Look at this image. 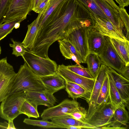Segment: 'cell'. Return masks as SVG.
Returning <instances> with one entry per match:
<instances>
[{
  "label": "cell",
  "instance_id": "obj_7",
  "mask_svg": "<svg viewBox=\"0 0 129 129\" xmlns=\"http://www.w3.org/2000/svg\"><path fill=\"white\" fill-rule=\"evenodd\" d=\"M104 46L101 53L98 55L102 64L110 67L120 74L125 65L112 45L110 38L106 37Z\"/></svg>",
  "mask_w": 129,
  "mask_h": 129
},
{
  "label": "cell",
  "instance_id": "obj_14",
  "mask_svg": "<svg viewBox=\"0 0 129 129\" xmlns=\"http://www.w3.org/2000/svg\"><path fill=\"white\" fill-rule=\"evenodd\" d=\"M27 100L36 104L38 106L44 105L49 107L53 106L57 102L54 93L47 89L32 91L24 90Z\"/></svg>",
  "mask_w": 129,
  "mask_h": 129
},
{
  "label": "cell",
  "instance_id": "obj_19",
  "mask_svg": "<svg viewBox=\"0 0 129 129\" xmlns=\"http://www.w3.org/2000/svg\"><path fill=\"white\" fill-rule=\"evenodd\" d=\"M39 77L46 89L54 93L65 88V80L57 73Z\"/></svg>",
  "mask_w": 129,
  "mask_h": 129
},
{
  "label": "cell",
  "instance_id": "obj_22",
  "mask_svg": "<svg viewBox=\"0 0 129 129\" xmlns=\"http://www.w3.org/2000/svg\"><path fill=\"white\" fill-rule=\"evenodd\" d=\"M41 14H38L37 18L28 25L26 36L22 42L26 49L31 51L33 47L39 25V22Z\"/></svg>",
  "mask_w": 129,
  "mask_h": 129
},
{
  "label": "cell",
  "instance_id": "obj_21",
  "mask_svg": "<svg viewBox=\"0 0 129 129\" xmlns=\"http://www.w3.org/2000/svg\"><path fill=\"white\" fill-rule=\"evenodd\" d=\"M54 123L63 127L64 128L70 126L81 127L83 128L100 129L85 122L77 120L69 115L53 118L50 120Z\"/></svg>",
  "mask_w": 129,
  "mask_h": 129
},
{
  "label": "cell",
  "instance_id": "obj_27",
  "mask_svg": "<svg viewBox=\"0 0 129 129\" xmlns=\"http://www.w3.org/2000/svg\"><path fill=\"white\" fill-rule=\"evenodd\" d=\"M109 101V85L108 77L107 74L97 99L96 108L106 104Z\"/></svg>",
  "mask_w": 129,
  "mask_h": 129
},
{
  "label": "cell",
  "instance_id": "obj_28",
  "mask_svg": "<svg viewBox=\"0 0 129 129\" xmlns=\"http://www.w3.org/2000/svg\"><path fill=\"white\" fill-rule=\"evenodd\" d=\"M78 0L92 14H95L109 20L107 16L94 1L93 0Z\"/></svg>",
  "mask_w": 129,
  "mask_h": 129
},
{
  "label": "cell",
  "instance_id": "obj_9",
  "mask_svg": "<svg viewBox=\"0 0 129 129\" xmlns=\"http://www.w3.org/2000/svg\"><path fill=\"white\" fill-rule=\"evenodd\" d=\"M16 74L6 57L0 60V102L9 95Z\"/></svg>",
  "mask_w": 129,
  "mask_h": 129
},
{
  "label": "cell",
  "instance_id": "obj_32",
  "mask_svg": "<svg viewBox=\"0 0 129 129\" xmlns=\"http://www.w3.org/2000/svg\"><path fill=\"white\" fill-rule=\"evenodd\" d=\"M65 67L68 70L80 76L90 79L94 78L91 75L87 68L83 67L77 64L75 65H65Z\"/></svg>",
  "mask_w": 129,
  "mask_h": 129
},
{
  "label": "cell",
  "instance_id": "obj_38",
  "mask_svg": "<svg viewBox=\"0 0 129 129\" xmlns=\"http://www.w3.org/2000/svg\"><path fill=\"white\" fill-rule=\"evenodd\" d=\"M11 0H0V21L6 14Z\"/></svg>",
  "mask_w": 129,
  "mask_h": 129
},
{
  "label": "cell",
  "instance_id": "obj_34",
  "mask_svg": "<svg viewBox=\"0 0 129 129\" xmlns=\"http://www.w3.org/2000/svg\"><path fill=\"white\" fill-rule=\"evenodd\" d=\"M65 88L69 97L72 98L73 99L81 98H85L86 101L89 99V98L86 95L69 85L66 84Z\"/></svg>",
  "mask_w": 129,
  "mask_h": 129
},
{
  "label": "cell",
  "instance_id": "obj_33",
  "mask_svg": "<svg viewBox=\"0 0 129 129\" xmlns=\"http://www.w3.org/2000/svg\"><path fill=\"white\" fill-rule=\"evenodd\" d=\"M67 115L77 120L85 122L87 117V111L84 108L79 106L74 111Z\"/></svg>",
  "mask_w": 129,
  "mask_h": 129
},
{
  "label": "cell",
  "instance_id": "obj_45",
  "mask_svg": "<svg viewBox=\"0 0 129 129\" xmlns=\"http://www.w3.org/2000/svg\"><path fill=\"white\" fill-rule=\"evenodd\" d=\"M66 128L68 129H81L83 128L82 127L76 126H70L67 127Z\"/></svg>",
  "mask_w": 129,
  "mask_h": 129
},
{
  "label": "cell",
  "instance_id": "obj_26",
  "mask_svg": "<svg viewBox=\"0 0 129 129\" xmlns=\"http://www.w3.org/2000/svg\"><path fill=\"white\" fill-rule=\"evenodd\" d=\"M38 106L35 103L26 99L21 107L20 114L26 115L28 118H39L40 116L38 111Z\"/></svg>",
  "mask_w": 129,
  "mask_h": 129
},
{
  "label": "cell",
  "instance_id": "obj_24",
  "mask_svg": "<svg viewBox=\"0 0 129 129\" xmlns=\"http://www.w3.org/2000/svg\"><path fill=\"white\" fill-rule=\"evenodd\" d=\"M110 39L112 45L125 65L129 64V40L122 41L115 38Z\"/></svg>",
  "mask_w": 129,
  "mask_h": 129
},
{
  "label": "cell",
  "instance_id": "obj_5",
  "mask_svg": "<svg viewBox=\"0 0 129 129\" xmlns=\"http://www.w3.org/2000/svg\"><path fill=\"white\" fill-rule=\"evenodd\" d=\"M87 27L82 26L69 30L64 39L69 41L85 61L89 54L87 36Z\"/></svg>",
  "mask_w": 129,
  "mask_h": 129
},
{
  "label": "cell",
  "instance_id": "obj_16",
  "mask_svg": "<svg viewBox=\"0 0 129 129\" xmlns=\"http://www.w3.org/2000/svg\"><path fill=\"white\" fill-rule=\"evenodd\" d=\"M107 71L112 77L121 97L128 105L129 80L125 79L120 74L110 67H108Z\"/></svg>",
  "mask_w": 129,
  "mask_h": 129
},
{
  "label": "cell",
  "instance_id": "obj_3",
  "mask_svg": "<svg viewBox=\"0 0 129 129\" xmlns=\"http://www.w3.org/2000/svg\"><path fill=\"white\" fill-rule=\"evenodd\" d=\"M22 57L32 72L39 77L56 73L57 65L49 58L41 57L26 50Z\"/></svg>",
  "mask_w": 129,
  "mask_h": 129
},
{
  "label": "cell",
  "instance_id": "obj_30",
  "mask_svg": "<svg viewBox=\"0 0 129 129\" xmlns=\"http://www.w3.org/2000/svg\"><path fill=\"white\" fill-rule=\"evenodd\" d=\"M22 21L21 19H16L0 24V41L12 32L16 23Z\"/></svg>",
  "mask_w": 129,
  "mask_h": 129
},
{
  "label": "cell",
  "instance_id": "obj_46",
  "mask_svg": "<svg viewBox=\"0 0 129 129\" xmlns=\"http://www.w3.org/2000/svg\"><path fill=\"white\" fill-rule=\"evenodd\" d=\"M20 23L19 22L16 23L15 25L14 28L15 29L19 28L20 26Z\"/></svg>",
  "mask_w": 129,
  "mask_h": 129
},
{
  "label": "cell",
  "instance_id": "obj_43",
  "mask_svg": "<svg viewBox=\"0 0 129 129\" xmlns=\"http://www.w3.org/2000/svg\"><path fill=\"white\" fill-rule=\"evenodd\" d=\"M42 0H34L32 10L34 11Z\"/></svg>",
  "mask_w": 129,
  "mask_h": 129
},
{
  "label": "cell",
  "instance_id": "obj_23",
  "mask_svg": "<svg viewBox=\"0 0 129 129\" xmlns=\"http://www.w3.org/2000/svg\"><path fill=\"white\" fill-rule=\"evenodd\" d=\"M106 74L109 82V101L115 108L122 105H125L126 107L128 106V105L121 97L112 77L107 71Z\"/></svg>",
  "mask_w": 129,
  "mask_h": 129
},
{
  "label": "cell",
  "instance_id": "obj_44",
  "mask_svg": "<svg viewBox=\"0 0 129 129\" xmlns=\"http://www.w3.org/2000/svg\"><path fill=\"white\" fill-rule=\"evenodd\" d=\"M8 123L6 122L0 123V129H7Z\"/></svg>",
  "mask_w": 129,
  "mask_h": 129
},
{
  "label": "cell",
  "instance_id": "obj_15",
  "mask_svg": "<svg viewBox=\"0 0 129 129\" xmlns=\"http://www.w3.org/2000/svg\"><path fill=\"white\" fill-rule=\"evenodd\" d=\"M87 36L89 53L99 55L105 44L106 37L95 29L92 25L87 27Z\"/></svg>",
  "mask_w": 129,
  "mask_h": 129
},
{
  "label": "cell",
  "instance_id": "obj_11",
  "mask_svg": "<svg viewBox=\"0 0 129 129\" xmlns=\"http://www.w3.org/2000/svg\"><path fill=\"white\" fill-rule=\"evenodd\" d=\"M93 27L103 36L122 41L128 40L124 35L110 21L94 14Z\"/></svg>",
  "mask_w": 129,
  "mask_h": 129
},
{
  "label": "cell",
  "instance_id": "obj_29",
  "mask_svg": "<svg viewBox=\"0 0 129 129\" xmlns=\"http://www.w3.org/2000/svg\"><path fill=\"white\" fill-rule=\"evenodd\" d=\"M23 122L26 124L36 126L45 128H63V127L51 121L44 120H38L31 119L29 118H25Z\"/></svg>",
  "mask_w": 129,
  "mask_h": 129
},
{
  "label": "cell",
  "instance_id": "obj_36",
  "mask_svg": "<svg viewBox=\"0 0 129 129\" xmlns=\"http://www.w3.org/2000/svg\"><path fill=\"white\" fill-rule=\"evenodd\" d=\"M119 16L122 21L126 32V37L128 40L129 33V16L124 8H119L118 10Z\"/></svg>",
  "mask_w": 129,
  "mask_h": 129
},
{
  "label": "cell",
  "instance_id": "obj_25",
  "mask_svg": "<svg viewBox=\"0 0 129 129\" xmlns=\"http://www.w3.org/2000/svg\"><path fill=\"white\" fill-rule=\"evenodd\" d=\"M85 62L91 75L93 78H95L102 64L98 55L89 53L86 58Z\"/></svg>",
  "mask_w": 129,
  "mask_h": 129
},
{
  "label": "cell",
  "instance_id": "obj_42",
  "mask_svg": "<svg viewBox=\"0 0 129 129\" xmlns=\"http://www.w3.org/2000/svg\"><path fill=\"white\" fill-rule=\"evenodd\" d=\"M8 125L7 129H16L13 122V120H9L8 121Z\"/></svg>",
  "mask_w": 129,
  "mask_h": 129
},
{
  "label": "cell",
  "instance_id": "obj_39",
  "mask_svg": "<svg viewBox=\"0 0 129 129\" xmlns=\"http://www.w3.org/2000/svg\"><path fill=\"white\" fill-rule=\"evenodd\" d=\"M66 84L70 85L77 90L83 93L89 97L90 99L91 93L88 91L82 86L77 84L67 81H66Z\"/></svg>",
  "mask_w": 129,
  "mask_h": 129
},
{
  "label": "cell",
  "instance_id": "obj_20",
  "mask_svg": "<svg viewBox=\"0 0 129 129\" xmlns=\"http://www.w3.org/2000/svg\"><path fill=\"white\" fill-rule=\"evenodd\" d=\"M61 53L65 59L73 60L76 56L80 63H86L85 61L72 44L66 39L57 40Z\"/></svg>",
  "mask_w": 129,
  "mask_h": 129
},
{
  "label": "cell",
  "instance_id": "obj_18",
  "mask_svg": "<svg viewBox=\"0 0 129 129\" xmlns=\"http://www.w3.org/2000/svg\"><path fill=\"white\" fill-rule=\"evenodd\" d=\"M125 107V105H122L115 108L112 122L102 129L124 128L122 126H126L129 120L128 112Z\"/></svg>",
  "mask_w": 129,
  "mask_h": 129
},
{
  "label": "cell",
  "instance_id": "obj_40",
  "mask_svg": "<svg viewBox=\"0 0 129 129\" xmlns=\"http://www.w3.org/2000/svg\"><path fill=\"white\" fill-rule=\"evenodd\" d=\"M120 74L125 79L129 80V64L125 65L122 68Z\"/></svg>",
  "mask_w": 129,
  "mask_h": 129
},
{
  "label": "cell",
  "instance_id": "obj_4",
  "mask_svg": "<svg viewBox=\"0 0 129 129\" xmlns=\"http://www.w3.org/2000/svg\"><path fill=\"white\" fill-rule=\"evenodd\" d=\"M26 99L25 91H20L8 95L0 105V116L8 121L13 120L20 114V110Z\"/></svg>",
  "mask_w": 129,
  "mask_h": 129
},
{
  "label": "cell",
  "instance_id": "obj_37",
  "mask_svg": "<svg viewBox=\"0 0 129 129\" xmlns=\"http://www.w3.org/2000/svg\"><path fill=\"white\" fill-rule=\"evenodd\" d=\"M50 0H42L34 11L38 14H44L47 11L50 3Z\"/></svg>",
  "mask_w": 129,
  "mask_h": 129
},
{
  "label": "cell",
  "instance_id": "obj_31",
  "mask_svg": "<svg viewBox=\"0 0 129 129\" xmlns=\"http://www.w3.org/2000/svg\"><path fill=\"white\" fill-rule=\"evenodd\" d=\"M63 0H50L49 5L47 11L43 15L41 14L39 22V27L37 32L57 6Z\"/></svg>",
  "mask_w": 129,
  "mask_h": 129
},
{
  "label": "cell",
  "instance_id": "obj_10",
  "mask_svg": "<svg viewBox=\"0 0 129 129\" xmlns=\"http://www.w3.org/2000/svg\"><path fill=\"white\" fill-rule=\"evenodd\" d=\"M80 106L75 99H66L58 105L44 110L41 115L42 120H48L53 118L67 115L74 111Z\"/></svg>",
  "mask_w": 129,
  "mask_h": 129
},
{
  "label": "cell",
  "instance_id": "obj_35",
  "mask_svg": "<svg viewBox=\"0 0 129 129\" xmlns=\"http://www.w3.org/2000/svg\"><path fill=\"white\" fill-rule=\"evenodd\" d=\"M13 43L10 44V46L12 48V54L16 57L22 56L26 50L22 43L14 40L13 38L11 39Z\"/></svg>",
  "mask_w": 129,
  "mask_h": 129
},
{
  "label": "cell",
  "instance_id": "obj_17",
  "mask_svg": "<svg viewBox=\"0 0 129 129\" xmlns=\"http://www.w3.org/2000/svg\"><path fill=\"white\" fill-rule=\"evenodd\" d=\"M107 16L109 20L124 35L123 23L117 10L115 9L104 0L94 1Z\"/></svg>",
  "mask_w": 129,
  "mask_h": 129
},
{
  "label": "cell",
  "instance_id": "obj_12",
  "mask_svg": "<svg viewBox=\"0 0 129 129\" xmlns=\"http://www.w3.org/2000/svg\"><path fill=\"white\" fill-rule=\"evenodd\" d=\"M56 73L66 81L79 85L91 93L95 78H89L78 75L67 69L63 64L58 66Z\"/></svg>",
  "mask_w": 129,
  "mask_h": 129
},
{
  "label": "cell",
  "instance_id": "obj_2",
  "mask_svg": "<svg viewBox=\"0 0 129 129\" xmlns=\"http://www.w3.org/2000/svg\"><path fill=\"white\" fill-rule=\"evenodd\" d=\"M46 89L39 77L34 74L24 62L16 74L9 95L26 90Z\"/></svg>",
  "mask_w": 129,
  "mask_h": 129
},
{
  "label": "cell",
  "instance_id": "obj_1",
  "mask_svg": "<svg viewBox=\"0 0 129 129\" xmlns=\"http://www.w3.org/2000/svg\"><path fill=\"white\" fill-rule=\"evenodd\" d=\"M93 16L78 0H63L57 6L38 31L36 38L49 48L63 39L69 29L92 25Z\"/></svg>",
  "mask_w": 129,
  "mask_h": 129
},
{
  "label": "cell",
  "instance_id": "obj_6",
  "mask_svg": "<svg viewBox=\"0 0 129 129\" xmlns=\"http://www.w3.org/2000/svg\"><path fill=\"white\" fill-rule=\"evenodd\" d=\"M34 0H11L8 10L0 24L11 20L25 19L32 10Z\"/></svg>",
  "mask_w": 129,
  "mask_h": 129
},
{
  "label": "cell",
  "instance_id": "obj_41",
  "mask_svg": "<svg viewBox=\"0 0 129 129\" xmlns=\"http://www.w3.org/2000/svg\"><path fill=\"white\" fill-rule=\"evenodd\" d=\"M119 4V8H124L129 4V0H115Z\"/></svg>",
  "mask_w": 129,
  "mask_h": 129
},
{
  "label": "cell",
  "instance_id": "obj_47",
  "mask_svg": "<svg viewBox=\"0 0 129 129\" xmlns=\"http://www.w3.org/2000/svg\"><path fill=\"white\" fill-rule=\"evenodd\" d=\"M1 53V46H0V55Z\"/></svg>",
  "mask_w": 129,
  "mask_h": 129
},
{
  "label": "cell",
  "instance_id": "obj_8",
  "mask_svg": "<svg viewBox=\"0 0 129 129\" xmlns=\"http://www.w3.org/2000/svg\"><path fill=\"white\" fill-rule=\"evenodd\" d=\"M115 108L109 102L96 107L93 114L85 122L94 126L102 128L112 122Z\"/></svg>",
  "mask_w": 129,
  "mask_h": 129
},
{
  "label": "cell",
  "instance_id": "obj_13",
  "mask_svg": "<svg viewBox=\"0 0 129 129\" xmlns=\"http://www.w3.org/2000/svg\"><path fill=\"white\" fill-rule=\"evenodd\" d=\"M108 67L102 64L95 78V81L91 93L90 99L86 101L88 105L86 119L94 113L96 106V102L104 80L107 75Z\"/></svg>",
  "mask_w": 129,
  "mask_h": 129
}]
</instances>
